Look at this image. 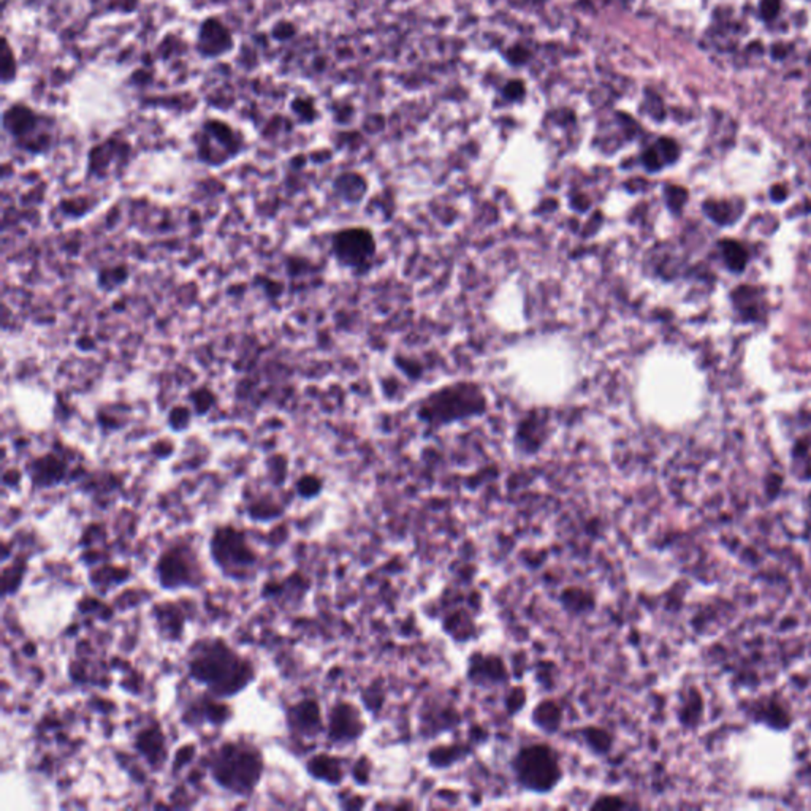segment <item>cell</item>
<instances>
[{
	"mask_svg": "<svg viewBox=\"0 0 811 811\" xmlns=\"http://www.w3.org/2000/svg\"><path fill=\"white\" fill-rule=\"evenodd\" d=\"M519 783L534 792L553 790L562 780V767L555 751L548 745H529L513 761Z\"/></svg>",
	"mask_w": 811,
	"mask_h": 811,
	"instance_id": "obj_1",
	"label": "cell"
},
{
	"mask_svg": "<svg viewBox=\"0 0 811 811\" xmlns=\"http://www.w3.org/2000/svg\"><path fill=\"white\" fill-rule=\"evenodd\" d=\"M334 252L347 266H360L373 256L375 241L367 230H342L334 235Z\"/></svg>",
	"mask_w": 811,
	"mask_h": 811,
	"instance_id": "obj_2",
	"label": "cell"
},
{
	"mask_svg": "<svg viewBox=\"0 0 811 811\" xmlns=\"http://www.w3.org/2000/svg\"><path fill=\"white\" fill-rule=\"evenodd\" d=\"M469 673L474 677V681H500L506 677V669L500 658L477 656L472 659Z\"/></svg>",
	"mask_w": 811,
	"mask_h": 811,
	"instance_id": "obj_3",
	"label": "cell"
},
{
	"mask_svg": "<svg viewBox=\"0 0 811 811\" xmlns=\"http://www.w3.org/2000/svg\"><path fill=\"white\" fill-rule=\"evenodd\" d=\"M360 732V722L357 720L354 708H338L334 716V734L336 737H357Z\"/></svg>",
	"mask_w": 811,
	"mask_h": 811,
	"instance_id": "obj_4",
	"label": "cell"
},
{
	"mask_svg": "<svg viewBox=\"0 0 811 811\" xmlns=\"http://www.w3.org/2000/svg\"><path fill=\"white\" fill-rule=\"evenodd\" d=\"M534 722L544 731H555L562 722V708L552 700H544L541 705L534 710Z\"/></svg>",
	"mask_w": 811,
	"mask_h": 811,
	"instance_id": "obj_5",
	"label": "cell"
},
{
	"mask_svg": "<svg viewBox=\"0 0 811 811\" xmlns=\"http://www.w3.org/2000/svg\"><path fill=\"white\" fill-rule=\"evenodd\" d=\"M722 256H724L729 268L734 271L743 270L748 260L747 250L743 249L742 244L735 243V241L722 243Z\"/></svg>",
	"mask_w": 811,
	"mask_h": 811,
	"instance_id": "obj_6",
	"label": "cell"
},
{
	"mask_svg": "<svg viewBox=\"0 0 811 811\" xmlns=\"http://www.w3.org/2000/svg\"><path fill=\"white\" fill-rule=\"evenodd\" d=\"M562 604L568 611H574L577 613L588 611L589 605H591L588 593L576 588L568 589L562 593Z\"/></svg>",
	"mask_w": 811,
	"mask_h": 811,
	"instance_id": "obj_7",
	"label": "cell"
},
{
	"mask_svg": "<svg viewBox=\"0 0 811 811\" xmlns=\"http://www.w3.org/2000/svg\"><path fill=\"white\" fill-rule=\"evenodd\" d=\"M705 213L718 224H728L732 219V208L724 201H707Z\"/></svg>",
	"mask_w": 811,
	"mask_h": 811,
	"instance_id": "obj_8",
	"label": "cell"
},
{
	"mask_svg": "<svg viewBox=\"0 0 811 811\" xmlns=\"http://www.w3.org/2000/svg\"><path fill=\"white\" fill-rule=\"evenodd\" d=\"M585 739L588 742L589 747L593 749H596L599 753L603 751H607L609 749V734L603 731V729L597 728H588L585 731Z\"/></svg>",
	"mask_w": 811,
	"mask_h": 811,
	"instance_id": "obj_9",
	"label": "cell"
},
{
	"mask_svg": "<svg viewBox=\"0 0 811 811\" xmlns=\"http://www.w3.org/2000/svg\"><path fill=\"white\" fill-rule=\"evenodd\" d=\"M656 148H658L659 153H661V156H663V159H664L666 164L673 162V160L679 157V146H677V143L672 141V139H659Z\"/></svg>",
	"mask_w": 811,
	"mask_h": 811,
	"instance_id": "obj_10",
	"label": "cell"
},
{
	"mask_svg": "<svg viewBox=\"0 0 811 811\" xmlns=\"http://www.w3.org/2000/svg\"><path fill=\"white\" fill-rule=\"evenodd\" d=\"M781 7V0H761V16L765 21H772L777 18Z\"/></svg>",
	"mask_w": 811,
	"mask_h": 811,
	"instance_id": "obj_11",
	"label": "cell"
},
{
	"mask_svg": "<svg viewBox=\"0 0 811 811\" xmlns=\"http://www.w3.org/2000/svg\"><path fill=\"white\" fill-rule=\"evenodd\" d=\"M189 418H190V412H189L188 408H174L170 414V423L173 425V428L176 430H181L184 428L189 423Z\"/></svg>",
	"mask_w": 811,
	"mask_h": 811,
	"instance_id": "obj_12",
	"label": "cell"
},
{
	"mask_svg": "<svg viewBox=\"0 0 811 811\" xmlns=\"http://www.w3.org/2000/svg\"><path fill=\"white\" fill-rule=\"evenodd\" d=\"M624 807L621 798H613V796H604V798H597L595 804L591 805V808H603V810H609V808H621Z\"/></svg>",
	"mask_w": 811,
	"mask_h": 811,
	"instance_id": "obj_13",
	"label": "cell"
},
{
	"mask_svg": "<svg viewBox=\"0 0 811 811\" xmlns=\"http://www.w3.org/2000/svg\"><path fill=\"white\" fill-rule=\"evenodd\" d=\"M300 492L306 494V496H311L312 493L319 492L320 484L319 480L316 477H305L301 478V482L299 484Z\"/></svg>",
	"mask_w": 811,
	"mask_h": 811,
	"instance_id": "obj_14",
	"label": "cell"
},
{
	"mask_svg": "<svg viewBox=\"0 0 811 811\" xmlns=\"http://www.w3.org/2000/svg\"><path fill=\"white\" fill-rule=\"evenodd\" d=\"M506 96L511 98H519L523 96V86L521 83H511L506 88Z\"/></svg>",
	"mask_w": 811,
	"mask_h": 811,
	"instance_id": "obj_15",
	"label": "cell"
},
{
	"mask_svg": "<svg viewBox=\"0 0 811 811\" xmlns=\"http://www.w3.org/2000/svg\"><path fill=\"white\" fill-rule=\"evenodd\" d=\"M772 195L775 197V200H783L784 197H786V189L781 188V186H775L773 190H772Z\"/></svg>",
	"mask_w": 811,
	"mask_h": 811,
	"instance_id": "obj_16",
	"label": "cell"
}]
</instances>
